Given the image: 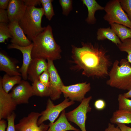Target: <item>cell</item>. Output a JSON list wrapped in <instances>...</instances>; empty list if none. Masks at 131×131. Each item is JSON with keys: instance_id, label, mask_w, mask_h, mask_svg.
Listing matches in <instances>:
<instances>
[{"instance_id": "cell-16", "label": "cell", "mask_w": 131, "mask_h": 131, "mask_svg": "<svg viewBox=\"0 0 131 131\" xmlns=\"http://www.w3.org/2000/svg\"><path fill=\"white\" fill-rule=\"evenodd\" d=\"M46 60L41 58L32 59L27 69L28 79L32 82L39 80L40 76L48 69Z\"/></svg>"}, {"instance_id": "cell-25", "label": "cell", "mask_w": 131, "mask_h": 131, "mask_svg": "<svg viewBox=\"0 0 131 131\" xmlns=\"http://www.w3.org/2000/svg\"><path fill=\"white\" fill-rule=\"evenodd\" d=\"M52 0H40L42 5L44 15L49 21L55 15L52 2Z\"/></svg>"}, {"instance_id": "cell-32", "label": "cell", "mask_w": 131, "mask_h": 131, "mask_svg": "<svg viewBox=\"0 0 131 131\" xmlns=\"http://www.w3.org/2000/svg\"><path fill=\"white\" fill-rule=\"evenodd\" d=\"M49 74L47 69L40 76L39 80L42 83L49 87Z\"/></svg>"}, {"instance_id": "cell-13", "label": "cell", "mask_w": 131, "mask_h": 131, "mask_svg": "<svg viewBox=\"0 0 131 131\" xmlns=\"http://www.w3.org/2000/svg\"><path fill=\"white\" fill-rule=\"evenodd\" d=\"M8 26L12 37L10 40L12 43L24 47L29 46L32 43L25 36L18 21L9 22Z\"/></svg>"}, {"instance_id": "cell-1", "label": "cell", "mask_w": 131, "mask_h": 131, "mask_svg": "<svg viewBox=\"0 0 131 131\" xmlns=\"http://www.w3.org/2000/svg\"><path fill=\"white\" fill-rule=\"evenodd\" d=\"M82 47L72 45V57L77 67L87 77L104 78L112 64L108 51L96 44L82 43Z\"/></svg>"}, {"instance_id": "cell-8", "label": "cell", "mask_w": 131, "mask_h": 131, "mask_svg": "<svg viewBox=\"0 0 131 131\" xmlns=\"http://www.w3.org/2000/svg\"><path fill=\"white\" fill-rule=\"evenodd\" d=\"M41 115V113L39 112H31L15 125L16 131H47L49 127V124L43 123L39 126L38 125V120Z\"/></svg>"}, {"instance_id": "cell-38", "label": "cell", "mask_w": 131, "mask_h": 131, "mask_svg": "<svg viewBox=\"0 0 131 131\" xmlns=\"http://www.w3.org/2000/svg\"><path fill=\"white\" fill-rule=\"evenodd\" d=\"M116 124L122 131H131V128L127 126L125 124L118 123Z\"/></svg>"}, {"instance_id": "cell-28", "label": "cell", "mask_w": 131, "mask_h": 131, "mask_svg": "<svg viewBox=\"0 0 131 131\" xmlns=\"http://www.w3.org/2000/svg\"><path fill=\"white\" fill-rule=\"evenodd\" d=\"M8 38H12L7 24L0 23V42L4 43Z\"/></svg>"}, {"instance_id": "cell-12", "label": "cell", "mask_w": 131, "mask_h": 131, "mask_svg": "<svg viewBox=\"0 0 131 131\" xmlns=\"http://www.w3.org/2000/svg\"><path fill=\"white\" fill-rule=\"evenodd\" d=\"M17 105L10 93L3 90L0 82V120L7 119L14 112Z\"/></svg>"}, {"instance_id": "cell-26", "label": "cell", "mask_w": 131, "mask_h": 131, "mask_svg": "<svg viewBox=\"0 0 131 131\" xmlns=\"http://www.w3.org/2000/svg\"><path fill=\"white\" fill-rule=\"evenodd\" d=\"M118 109L131 112V100L124 97L123 94H120L118 96Z\"/></svg>"}, {"instance_id": "cell-30", "label": "cell", "mask_w": 131, "mask_h": 131, "mask_svg": "<svg viewBox=\"0 0 131 131\" xmlns=\"http://www.w3.org/2000/svg\"><path fill=\"white\" fill-rule=\"evenodd\" d=\"M123 9L127 13L128 17L131 22V0H119Z\"/></svg>"}, {"instance_id": "cell-10", "label": "cell", "mask_w": 131, "mask_h": 131, "mask_svg": "<svg viewBox=\"0 0 131 131\" xmlns=\"http://www.w3.org/2000/svg\"><path fill=\"white\" fill-rule=\"evenodd\" d=\"M48 70L50 75V97L52 100L59 99L62 93L61 89L64 85L55 67L53 61L47 60Z\"/></svg>"}, {"instance_id": "cell-5", "label": "cell", "mask_w": 131, "mask_h": 131, "mask_svg": "<svg viewBox=\"0 0 131 131\" xmlns=\"http://www.w3.org/2000/svg\"><path fill=\"white\" fill-rule=\"evenodd\" d=\"M104 10L106 14L103 17L109 24L116 23L131 29V22L122 7L119 0H112L107 2Z\"/></svg>"}, {"instance_id": "cell-39", "label": "cell", "mask_w": 131, "mask_h": 131, "mask_svg": "<svg viewBox=\"0 0 131 131\" xmlns=\"http://www.w3.org/2000/svg\"><path fill=\"white\" fill-rule=\"evenodd\" d=\"M6 121L2 119L0 120V131H5L7 127Z\"/></svg>"}, {"instance_id": "cell-17", "label": "cell", "mask_w": 131, "mask_h": 131, "mask_svg": "<svg viewBox=\"0 0 131 131\" xmlns=\"http://www.w3.org/2000/svg\"><path fill=\"white\" fill-rule=\"evenodd\" d=\"M15 61L4 52H0V70L10 76H21Z\"/></svg>"}, {"instance_id": "cell-27", "label": "cell", "mask_w": 131, "mask_h": 131, "mask_svg": "<svg viewBox=\"0 0 131 131\" xmlns=\"http://www.w3.org/2000/svg\"><path fill=\"white\" fill-rule=\"evenodd\" d=\"M117 46L120 51L127 53V60L131 64V38L125 40Z\"/></svg>"}, {"instance_id": "cell-3", "label": "cell", "mask_w": 131, "mask_h": 131, "mask_svg": "<svg viewBox=\"0 0 131 131\" xmlns=\"http://www.w3.org/2000/svg\"><path fill=\"white\" fill-rule=\"evenodd\" d=\"M127 60L120 62L116 60L109 71V78L106 82L108 85L119 89L129 91L131 89V66Z\"/></svg>"}, {"instance_id": "cell-15", "label": "cell", "mask_w": 131, "mask_h": 131, "mask_svg": "<svg viewBox=\"0 0 131 131\" xmlns=\"http://www.w3.org/2000/svg\"><path fill=\"white\" fill-rule=\"evenodd\" d=\"M26 8L23 0H10L7 10L9 22H18L24 16Z\"/></svg>"}, {"instance_id": "cell-31", "label": "cell", "mask_w": 131, "mask_h": 131, "mask_svg": "<svg viewBox=\"0 0 131 131\" xmlns=\"http://www.w3.org/2000/svg\"><path fill=\"white\" fill-rule=\"evenodd\" d=\"M16 116V115L14 112L7 118L8 125L6 131H16L14 124Z\"/></svg>"}, {"instance_id": "cell-4", "label": "cell", "mask_w": 131, "mask_h": 131, "mask_svg": "<svg viewBox=\"0 0 131 131\" xmlns=\"http://www.w3.org/2000/svg\"><path fill=\"white\" fill-rule=\"evenodd\" d=\"M44 15L42 8L35 6L26 7L25 13L18 22L19 24L30 41L45 29L41 26L42 18Z\"/></svg>"}, {"instance_id": "cell-9", "label": "cell", "mask_w": 131, "mask_h": 131, "mask_svg": "<svg viewBox=\"0 0 131 131\" xmlns=\"http://www.w3.org/2000/svg\"><path fill=\"white\" fill-rule=\"evenodd\" d=\"M90 89V83L85 82L68 86L64 85L62 87L61 91L65 98L81 102Z\"/></svg>"}, {"instance_id": "cell-22", "label": "cell", "mask_w": 131, "mask_h": 131, "mask_svg": "<svg viewBox=\"0 0 131 131\" xmlns=\"http://www.w3.org/2000/svg\"><path fill=\"white\" fill-rule=\"evenodd\" d=\"M21 80L20 76H10L6 74L0 79L2 88L7 93H8L15 85L19 83Z\"/></svg>"}, {"instance_id": "cell-20", "label": "cell", "mask_w": 131, "mask_h": 131, "mask_svg": "<svg viewBox=\"0 0 131 131\" xmlns=\"http://www.w3.org/2000/svg\"><path fill=\"white\" fill-rule=\"evenodd\" d=\"M98 40L101 41L107 39L117 46L122 42L110 27L101 28L98 29L97 33Z\"/></svg>"}, {"instance_id": "cell-24", "label": "cell", "mask_w": 131, "mask_h": 131, "mask_svg": "<svg viewBox=\"0 0 131 131\" xmlns=\"http://www.w3.org/2000/svg\"><path fill=\"white\" fill-rule=\"evenodd\" d=\"M32 82V86L33 96L41 97H50V91L49 87L42 83L39 80Z\"/></svg>"}, {"instance_id": "cell-36", "label": "cell", "mask_w": 131, "mask_h": 131, "mask_svg": "<svg viewBox=\"0 0 131 131\" xmlns=\"http://www.w3.org/2000/svg\"><path fill=\"white\" fill-rule=\"evenodd\" d=\"M104 131H122L117 126L115 127L114 125L111 123H108L107 128H106Z\"/></svg>"}, {"instance_id": "cell-33", "label": "cell", "mask_w": 131, "mask_h": 131, "mask_svg": "<svg viewBox=\"0 0 131 131\" xmlns=\"http://www.w3.org/2000/svg\"><path fill=\"white\" fill-rule=\"evenodd\" d=\"M95 108L98 111H101L104 109L106 106L105 101L103 99H99L96 100L94 103Z\"/></svg>"}, {"instance_id": "cell-2", "label": "cell", "mask_w": 131, "mask_h": 131, "mask_svg": "<svg viewBox=\"0 0 131 131\" xmlns=\"http://www.w3.org/2000/svg\"><path fill=\"white\" fill-rule=\"evenodd\" d=\"M32 41L33 44L31 53L32 59L41 58L53 61L61 58V49L54 39L52 29L49 25Z\"/></svg>"}, {"instance_id": "cell-35", "label": "cell", "mask_w": 131, "mask_h": 131, "mask_svg": "<svg viewBox=\"0 0 131 131\" xmlns=\"http://www.w3.org/2000/svg\"><path fill=\"white\" fill-rule=\"evenodd\" d=\"M26 7L35 6L41 4L40 0H23Z\"/></svg>"}, {"instance_id": "cell-34", "label": "cell", "mask_w": 131, "mask_h": 131, "mask_svg": "<svg viewBox=\"0 0 131 131\" xmlns=\"http://www.w3.org/2000/svg\"><path fill=\"white\" fill-rule=\"evenodd\" d=\"M9 22L7 10L0 9V23L7 24Z\"/></svg>"}, {"instance_id": "cell-37", "label": "cell", "mask_w": 131, "mask_h": 131, "mask_svg": "<svg viewBox=\"0 0 131 131\" xmlns=\"http://www.w3.org/2000/svg\"><path fill=\"white\" fill-rule=\"evenodd\" d=\"M9 0H0V9L5 10L7 9Z\"/></svg>"}, {"instance_id": "cell-23", "label": "cell", "mask_w": 131, "mask_h": 131, "mask_svg": "<svg viewBox=\"0 0 131 131\" xmlns=\"http://www.w3.org/2000/svg\"><path fill=\"white\" fill-rule=\"evenodd\" d=\"M111 28L122 42L131 38V29L122 25L114 23L110 24Z\"/></svg>"}, {"instance_id": "cell-21", "label": "cell", "mask_w": 131, "mask_h": 131, "mask_svg": "<svg viewBox=\"0 0 131 131\" xmlns=\"http://www.w3.org/2000/svg\"><path fill=\"white\" fill-rule=\"evenodd\" d=\"M110 121L113 124L131 123V112L124 110H117L113 113Z\"/></svg>"}, {"instance_id": "cell-19", "label": "cell", "mask_w": 131, "mask_h": 131, "mask_svg": "<svg viewBox=\"0 0 131 131\" xmlns=\"http://www.w3.org/2000/svg\"><path fill=\"white\" fill-rule=\"evenodd\" d=\"M81 1L83 4L86 6L88 10V16L86 21L88 24H95L96 21L95 16V12L98 10H104V7L99 5L95 0H82Z\"/></svg>"}, {"instance_id": "cell-7", "label": "cell", "mask_w": 131, "mask_h": 131, "mask_svg": "<svg viewBox=\"0 0 131 131\" xmlns=\"http://www.w3.org/2000/svg\"><path fill=\"white\" fill-rule=\"evenodd\" d=\"M69 100L66 98L60 104L55 105L51 99H48L46 109L41 113V115L38 120V125L39 126L47 120H49L51 123H54L61 112L74 103V101Z\"/></svg>"}, {"instance_id": "cell-18", "label": "cell", "mask_w": 131, "mask_h": 131, "mask_svg": "<svg viewBox=\"0 0 131 131\" xmlns=\"http://www.w3.org/2000/svg\"><path fill=\"white\" fill-rule=\"evenodd\" d=\"M65 110H63L58 119L52 123L49 124V128L47 131H80L69 122L66 115Z\"/></svg>"}, {"instance_id": "cell-14", "label": "cell", "mask_w": 131, "mask_h": 131, "mask_svg": "<svg viewBox=\"0 0 131 131\" xmlns=\"http://www.w3.org/2000/svg\"><path fill=\"white\" fill-rule=\"evenodd\" d=\"M33 43L26 46L21 47L11 43L8 45V49H14L20 50L23 55V62L22 66L19 69V72L24 80L28 79L27 70L28 66L32 60L31 53L33 47Z\"/></svg>"}, {"instance_id": "cell-29", "label": "cell", "mask_w": 131, "mask_h": 131, "mask_svg": "<svg viewBox=\"0 0 131 131\" xmlns=\"http://www.w3.org/2000/svg\"><path fill=\"white\" fill-rule=\"evenodd\" d=\"M72 0H59V2L62 10L63 14L67 16L72 9Z\"/></svg>"}, {"instance_id": "cell-6", "label": "cell", "mask_w": 131, "mask_h": 131, "mask_svg": "<svg viewBox=\"0 0 131 131\" xmlns=\"http://www.w3.org/2000/svg\"><path fill=\"white\" fill-rule=\"evenodd\" d=\"M92 99L91 96L85 98L76 108L66 113L68 121L75 124L81 131H86L85 123L87 114L91 110L89 103Z\"/></svg>"}, {"instance_id": "cell-40", "label": "cell", "mask_w": 131, "mask_h": 131, "mask_svg": "<svg viewBox=\"0 0 131 131\" xmlns=\"http://www.w3.org/2000/svg\"><path fill=\"white\" fill-rule=\"evenodd\" d=\"M123 95L124 97L127 98H131V89L128 92L124 93Z\"/></svg>"}, {"instance_id": "cell-11", "label": "cell", "mask_w": 131, "mask_h": 131, "mask_svg": "<svg viewBox=\"0 0 131 131\" xmlns=\"http://www.w3.org/2000/svg\"><path fill=\"white\" fill-rule=\"evenodd\" d=\"M9 93L17 105L28 103L29 98L33 96L32 85L24 80L14 87Z\"/></svg>"}]
</instances>
